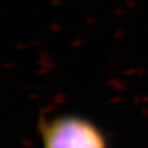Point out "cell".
<instances>
[{
  "label": "cell",
  "mask_w": 148,
  "mask_h": 148,
  "mask_svg": "<svg viewBox=\"0 0 148 148\" xmlns=\"http://www.w3.org/2000/svg\"><path fill=\"white\" fill-rule=\"evenodd\" d=\"M42 148H106L101 131L77 116H60L42 124Z\"/></svg>",
  "instance_id": "1"
}]
</instances>
